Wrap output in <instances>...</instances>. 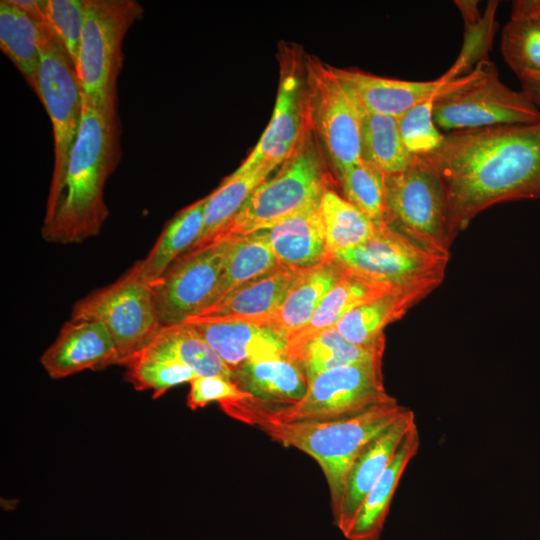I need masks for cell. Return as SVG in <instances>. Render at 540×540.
Segmentation results:
<instances>
[{
    "instance_id": "obj_27",
    "label": "cell",
    "mask_w": 540,
    "mask_h": 540,
    "mask_svg": "<svg viewBox=\"0 0 540 540\" xmlns=\"http://www.w3.org/2000/svg\"><path fill=\"white\" fill-rule=\"evenodd\" d=\"M44 31L41 22L10 0L0 1V48L36 94Z\"/></svg>"
},
{
    "instance_id": "obj_22",
    "label": "cell",
    "mask_w": 540,
    "mask_h": 540,
    "mask_svg": "<svg viewBox=\"0 0 540 540\" xmlns=\"http://www.w3.org/2000/svg\"><path fill=\"white\" fill-rule=\"evenodd\" d=\"M231 381L266 410L298 402L308 387L302 370L287 358L245 363L233 370Z\"/></svg>"
},
{
    "instance_id": "obj_13",
    "label": "cell",
    "mask_w": 540,
    "mask_h": 540,
    "mask_svg": "<svg viewBox=\"0 0 540 540\" xmlns=\"http://www.w3.org/2000/svg\"><path fill=\"white\" fill-rule=\"evenodd\" d=\"M37 95L53 128L54 166L51 187L60 182L66 170L79 132L84 100L73 62L46 29L40 46Z\"/></svg>"
},
{
    "instance_id": "obj_31",
    "label": "cell",
    "mask_w": 540,
    "mask_h": 540,
    "mask_svg": "<svg viewBox=\"0 0 540 540\" xmlns=\"http://www.w3.org/2000/svg\"><path fill=\"white\" fill-rule=\"evenodd\" d=\"M396 287L398 286L365 280L344 269V273L323 298L307 325L292 334L288 338V342L326 328L335 327L336 323L352 309L374 300Z\"/></svg>"
},
{
    "instance_id": "obj_30",
    "label": "cell",
    "mask_w": 540,
    "mask_h": 540,
    "mask_svg": "<svg viewBox=\"0 0 540 540\" xmlns=\"http://www.w3.org/2000/svg\"><path fill=\"white\" fill-rule=\"evenodd\" d=\"M219 237H227L229 242L211 305L236 287L281 265L260 231Z\"/></svg>"
},
{
    "instance_id": "obj_39",
    "label": "cell",
    "mask_w": 540,
    "mask_h": 540,
    "mask_svg": "<svg viewBox=\"0 0 540 540\" xmlns=\"http://www.w3.org/2000/svg\"><path fill=\"white\" fill-rule=\"evenodd\" d=\"M466 23L464 46L456 63L447 71L453 77H459L464 68L475 61L486 59L484 55L491 45L494 14L497 2H492L484 17H480L476 1H456Z\"/></svg>"
},
{
    "instance_id": "obj_35",
    "label": "cell",
    "mask_w": 540,
    "mask_h": 540,
    "mask_svg": "<svg viewBox=\"0 0 540 540\" xmlns=\"http://www.w3.org/2000/svg\"><path fill=\"white\" fill-rule=\"evenodd\" d=\"M501 52L518 77L540 73V22L512 10L501 34Z\"/></svg>"
},
{
    "instance_id": "obj_25",
    "label": "cell",
    "mask_w": 540,
    "mask_h": 540,
    "mask_svg": "<svg viewBox=\"0 0 540 540\" xmlns=\"http://www.w3.org/2000/svg\"><path fill=\"white\" fill-rule=\"evenodd\" d=\"M420 437L416 423L402 439L393 459L365 498L356 519L345 536L347 540H379L392 499L402 475L416 456Z\"/></svg>"
},
{
    "instance_id": "obj_28",
    "label": "cell",
    "mask_w": 540,
    "mask_h": 540,
    "mask_svg": "<svg viewBox=\"0 0 540 540\" xmlns=\"http://www.w3.org/2000/svg\"><path fill=\"white\" fill-rule=\"evenodd\" d=\"M205 203L206 197L185 207L165 224L150 252L139 261L141 277L147 283L160 278L198 241L204 224Z\"/></svg>"
},
{
    "instance_id": "obj_23",
    "label": "cell",
    "mask_w": 540,
    "mask_h": 540,
    "mask_svg": "<svg viewBox=\"0 0 540 540\" xmlns=\"http://www.w3.org/2000/svg\"><path fill=\"white\" fill-rule=\"evenodd\" d=\"M344 273L332 257L306 268L287 292L280 306L263 324L288 338L310 321L319 304Z\"/></svg>"
},
{
    "instance_id": "obj_7",
    "label": "cell",
    "mask_w": 540,
    "mask_h": 540,
    "mask_svg": "<svg viewBox=\"0 0 540 540\" xmlns=\"http://www.w3.org/2000/svg\"><path fill=\"white\" fill-rule=\"evenodd\" d=\"M434 120L449 133L537 122L540 110L522 90L501 82L495 64L483 59L435 100Z\"/></svg>"
},
{
    "instance_id": "obj_8",
    "label": "cell",
    "mask_w": 540,
    "mask_h": 540,
    "mask_svg": "<svg viewBox=\"0 0 540 540\" xmlns=\"http://www.w3.org/2000/svg\"><path fill=\"white\" fill-rule=\"evenodd\" d=\"M71 319L101 322L114 342L118 365L145 348L162 327L139 261L115 282L76 302Z\"/></svg>"
},
{
    "instance_id": "obj_6",
    "label": "cell",
    "mask_w": 540,
    "mask_h": 540,
    "mask_svg": "<svg viewBox=\"0 0 540 540\" xmlns=\"http://www.w3.org/2000/svg\"><path fill=\"white\" fill-rule=\"evenodd\" d=\"M136 0H85L77 63L83 99L104 112H117V79L123 64L122 43L143 15Z\"/></svg>"
},
{
    "instance_id": "obj_1",
    "label": "cell",
    "mask_w": 540,
    "mask_h": 540,
    "mask_svg": "<svg viewBox=\"0 0 540 540\" xmlns=\"http://www.w3.org/2000/svg\"><path fill=\"white\" fill-rule=\"evenodd\" d=\"M423 158L442 181L451 242L495 204L540 198V120L449 132Z\"/></svg>"
},
{
    "instance_id": "obj_26",
    "label": "cell",
    "mask_w": 540,
    "mask_h": 540,
    "mask_svg": "<svg viewBox=\"0 0 540 540\" xmlns=\"http://www.w3.org/2000/svg\"><path fill=\"white\" fill-rule=\"evenodd\" d=\"M138 353L179 362L197 376H221L231 380L233 371L187 324L162 326Z\"/></svg>"
},
{
    "instance_id": "obj_3",
    "label": "cell",
    "mask_w": 540,
    "mask_h": 540,
    "mask_svg": "<svg viewBox=\"0 0 540 540\" xmlns=\"http://www.w3.org/2000/svg\"><path fill=\"white\" fill-rule=\"evenodd\" d=\"M408 409L394 400L332 420H258L252 426L274 441L306 453L319 464L329 487L334 516L339 508L345 476L358 453Z\"/></svg>"
},
{
    "instance_id": "obj_18",
    "label": "cell",
    "mask_w": 540,
    "mask_h": 540,
    "mask_svg": "<svg viewBox=\"0 0 540 540\" xmlns=\"http://www.w3.org/2000/svg\"><path fill=\"white\" fill-rule=\"evenodd\" d=\"M41 364L51 378L60 379L86 369L118 364V355L101 322L70 319L41 356Z\"/></svg>"
},
{
    "instance_id": "obj_9",
    "label": "cell",
    "mask_w": 540,
    "mask_h": 540,
    "mask_svg": "<svg viewBox=\"0 0 540 540\" xmlns=\"http://www.w3.org/2000/svg\"><path fill=\"white\" fill-rule=\"evenodd\" d=\"M386 223L426 249L449 256L445 190L434 168L413 156L402 172L385 175Z\"/></svg>"
},
{
    "instance_id": "obj_16",
    "label": "cell",
    "mask_w": 540,
    "mask_h": 540,
    "mask_svg": "<svg viewBox=\"0 0 540 540\" xmlns=\"http://www.w3.org/2000/svg\"><path fill=\"white\" fill-rule=\"evenodd\" d=\"M333 69L363 111L394 118H399L426 100L439 97L458 78L445 73L431 81H408L381 77L358 69Z\"/></svg>"
},
{
    "instance_id": "obj_32",
    "label": "cell",
    "mask_w": 540,
    "mask_h": 540,
    "mask_svg": "<svg viewBox=\"0 0 540 540\" xmlns=\"http://www.w3.org/2000/svg\"><path fill=\"white\" fill-rule=\"evenodd\" d=\"M361 156L384 175L409 167L413 156L402 142L397 118L362 110Z\"/></svg>"
},
{
    "instance_id": "obj_15",
    "label": "cell",
    "mask_w": 540,
    "mask_h": 540,
    "mask_svg": "<svg viewBox=\"0 0 540 540\" xmlns=\"http://www.w3.org/2000/svg\"><path fill=\"white\" fill-rule=\"evenodd\" d=\"M408 409L400 418L369 441L358 453L344 479L338 511L333 522L345 537L375 483L393 459L402 439L415 424Z\"/></svg>"
},
{
    "instance_id": "obj_29",
    "label": "cell",
    "mask_w": 540,
    "mask_h": 540,
    "mask_svg": "<svg viewBox=\"0 0 540 540\" xmlns=\"http://www.w3.org/2000/svg\"><path fill=\"white\" fill-rule=\"evenodd\" d=\"M276 167L278 165L275 163H263L245 171L235 170L206 196L203 229L198 241L190 249L210 242Z\"/></svg>"
},
{
    "instance_id": "obj_41",
    "label": "cell",
    "mask_w": 540,
    "mask_h": 540,
    "mask_svg": "<svg viewBox=\"0 0 540 540\" xmlns=\"http://www.w3.org/2000/svg\"><path fill=\"white\" fill-rule=\"evenodd\" d=\"M521 90L540 110V73H526L518 77Z\"/></svg>"
},
{
    "instance_id": "obj_11",
    "label": "cell",
    "mask_w": 540,
    "mask_h": 540,
    "mask_svg": "<svg viewBox=\"0 0 540 540\" xmlns=\"http://www.w3.org/2000/svg\"><path fill=\"white\" fill-rule=\"evenodd\" d=\"M330 257L351 274L393 286L444 277L449 259L387 223L375 226L372 236L361 245L338 250Z\"/></svg>"
},
{
    "instance_id": "obj_21",
    "label": "cell",
    "mask_w": 540,
    "mask_h": 540,
    "mask_svg": "<svg viewBox=\"0 0 540 540\" xmlns=\"http://www.w3.org/2000/svg\"><path fill=\"white\" fill-rule=\"evenodd\" d=\"M319 205L320 200L260 230L281 265L306 269L329 258Z\"/></svg>"
},
{
    "instance_id": "obj_19",
    "label": "cell",
    "mask_w": 540,
    "mask_h": 540,
    "mask_svg": "<svg viewBox=\"0 0 540 540\" xmlns=\"http://www.w3.org/2000/svg\"><path fill=\"white\" fill-rule=\"evenodd\" d=\"M303 270L280 265L236 287L218 302L190 318L263 324L280 306Z\"/></svg>"
},
{
    "instance_id": "obj_5",
    "label": "cell",
    "mask_w": 540,
    "mask_h": 540,
    "mask_svg": "<svg viewBox=\"0 0 540 540\" xmlns=\"http://www.w3.org/2000/svg\"><path fill=\"white\" fill-rule=\"evenodd\" d=\"M329 182L319 142L306 120L296 146L278 172L254 190L213 238L267 229L320 200Z\"/></svg>"
},
{
    "instance_id": "obj_40",
    "label": "cell",
    "mask_w": 540,
    "mask_h": 540,
    "mask_svg": "<svg viewBox=\"0 0 540 540\" xmlns=\"http://www.w3.org/2000/svg\"><path fill=\"white\" fill-rule=\"evenodd\" d=\"M250 397L229 379L221 376H197L190 382L187 406L196 410L214 401L221 403Z\"/></svg>"
},
{
    "instance_id": "obj_24",
    "label": "cell",
    "mask_w": 540,
    "mask_h": 540,
    "mask_svg": "<svg viewBox=\"0 0 540 540\" xmlns=\"http://www.w3.org/2000/svg\"><path fill=\"white\" fill-rule=\"evenodd\" d=\"M385 342L360 346L346 340L335 327L326 328L288 342L287 358L309 382L330 369L383 358Z\"/></svg>"
},
{
    "instance_id": "obj_14",
    "label": "cell",
    "mask_w": 540,
    "mask_h": 540,
    "mask_svg": "<svg viewBox=\"0 0 540 540\" xmlns=\"http://www.w3.org/2000/svg\"><path fill=\"white\" fill-rule=\"evenodd\" d=\"M296 58L282 60L279 88L268 126L248 157L236 169L258 164L281 165L296 146L306 124L305 77Z\"/></svg>"
},
{
    "instance_id": "obj_34",
    "label": "cell",
    "mask_w": 540,
    "mask_h": 540,
    "mask_svg": "<svg viewBox=\"0 0 540 540\" xmlns=\"http://www.w3.org/2000/svg\"><path fill=\"white\" fill-rule=\"evenodd\" d=\"M337 179L348 202L375 226L386 223L385 175L379 169L361 159Z\"/></svg>"
},
{
    "instance_id": "obj_2",
    "label": "cell",
    "mask_w": 540,
    "mask_h": 540,
    "mask_svg": "<svg viewBox=\"0 0 540 540\" xmlns=\"http://www.w3.org/2000/svg\"><path fill=\"white\" fill-rule=\"evenodd\" d=\"M118 159L117 112L101 111L84 100L66 170L60 182L49 189L41 228L44 240L80 243L101 232L109 215L104 186Z\"/></svg>"
},
{
    "instance_id": "obj_10",
    "label": "cell",
    "mask_w": 540,
    "mask_h": 540,
    "mask_svg": "<svg viewBox=\"0 0 540 540\" xmlns=\"http://www.w3.org/2000/svg\"><path fill=\"white\" fill-rule=\"evenodd\" d=\"M305 71L306 120L338 176L362 159V109L332 66L308 58Z\"/></svg>"
},
{
    "instance_id": "obj_4",
    "label": "cell",
    "mask_w": 540,
    "mask_h": 540,
    "mask_svg": "<svg viewBox=\"0 0 540 540\" xmlns=\"http://www.w3.org/2000/svg\"><path fill=\"white\" fill-rule=\"evenodd\" d=\"M396 400L384 387L382 358L339 366L308 382L305 395L277 410L263 409L248 398L219 403L230 417L248 425L258 420L325 421L355 415Z\"/></svg>"
},
{
    "instance_id": "obj_17",
    "label": "cell",
    "mask_w": 540,
    "mask_h": 540,
    "mask_svg": "<svg viewBox=\"0 0 540 540\" xmlns=\"http://www.w3.org/2000/svg\"><path fill=\"white\" fill-rule=\"evenodd\" d=\"M182 323L189 325L232 371L248 362L287 358L288 340L271 326L194 318Z\"/></svg>"
},
{
    "instance_id": "obj_12",
    "label": "cell",
    "mask_w": 540,
    "mask_h": 540,
    "mask_svg": "<svg viewBox=\"0 0 540 540\" xmlns=\"http://www.w3.org/2000/svg\"><path fill=\"white\" fill-rule=\"evenodd\" d=\"M228 242L227 237H215L188 250L150 283L161 326L180 324L211 305Z\"/></svg>"
},
{
    "instance_id": "obj_20",
    "label": "cell",
    "mask_w": 540,
    "mask_h": 540,
    "mask_svg": "<svg viewBox=\"0 0 540 540\" xmlns=\"http://www.w3.org/2000/svg\"><path fill=\"white\" fill-rule=\"evenodd\" d=\"M444 277L401 285L345 314L335 325L349 342L373 346L385 342L384 328L402 318L415 304L435 290Z\"/></svg>"
},
{
    "instance_id": "obj_38",
    "label": "cell",
    "mask_w": 540,
    "mask_h": 540,
    "mask_svg": "<svg viewBox=\"0 0 540 540\" xmlns=\"http://www.w3.org/2000/svg\"><path fill=\"white\" fill-rule=\"evenodd\" d=\"M437 98L426 100L397 118L402 142L412 156L430 155L443 143L445 134L434 120V104Z\"/></svg>"
},
{
    "instance_id": "obj_36",
    "label": "cell",
    "mask_w": 540,
    "mask_h": 540,
    "mask_svg": "<svg viewBox=\"0 0 540 540\" xmlns=\"http://www.w3.org/2000/svg\"><path fill=\"white\" fill-rule=\"evenodd\" d=\"M85 17V0H39L36 20L63 47L76 66Z\"/></svg>"
},
{
    "instance_id": "obj_33",
    "label": "cell",
    "mask_w": 540,
    "mask_h": 540,
    "mask_svg": "<svg viewBox=\"0 0 540 540\" xmlns=\"http://www.w3.org/2000/svg\"><path fill=\"white\" fill-rule=\"evenodd\" d=\"M319 208L329 257L338 250L361 245L374 233L375 225L331 188L323 192Z\"/></svg>"
},
{
    "instance_id": "obj_42",
    "label": "cell",
    "mask_w": 540,
    "mask_h": 540,
    "mask_svg": "<svg viewBox=\"0 0 540 540\" xmlns=\"http://www.w3.org/2000/svg\"><path fill=\"white\" fill-rule=\"evenodd\" d=\"M512 10L526 14L540 22V0L514 1Z\"/></svg>"
},
{
    "instance_id": "obj_37",
    "label": "cell",
    "mask_w": 540,
    "mask_h": 540,
    "mask_svg": "<svg viewBox=\"0 0 540 540\" xmlns=\"http://www.w3.org/2000/svg\"><path fill=\"white\" fill-rule=\"evenodd\" d=\"M126 380L138 391L153 390V398L163 395L170 388L191 382L197 375L185 365L143 353L128 359Z\"/></svg>"
}]
</instances>
